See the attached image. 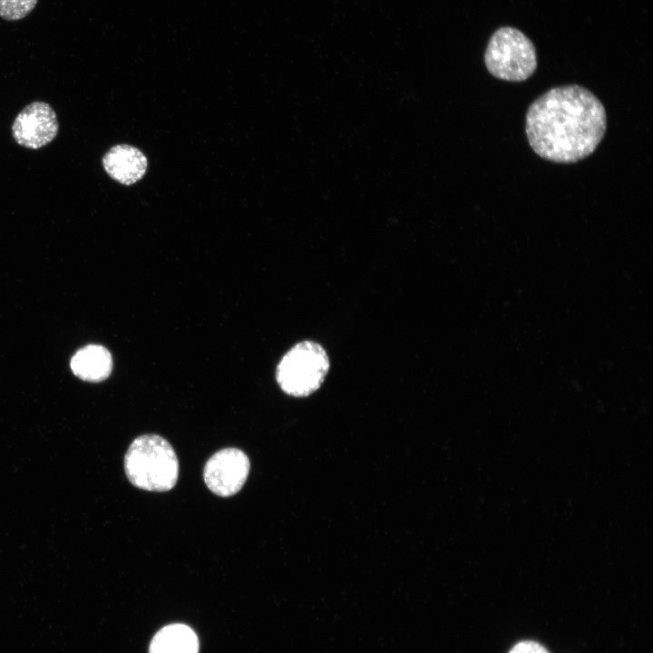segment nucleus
Returning a JSON list of instances; mask_svg holds the SVG:
<instances>
[{
	"mask_svg": "<svg viewBox=\"0 0 653 653\" xmlns=\"http://www.w3.org/2000/svg\"><path fill=\"white\" fill-rule=\"evenodd\" d=\"M249 468V459L242 450L232 447L221 449L205 463L204 482L216 495L229 497L242 488Z\"/></svg>",
	"mask_w": 653,
	"mask_h": 653,
	"instance_id": "39448f33",
	"label": "nucleus"
},
{
	"mask_svg": "<svg viewBox=\"0 0 653 653\" xmlns=\"http://www.w3.org/2000/svg\"><path fill=\"white\" fill-rule=\"evenodd\" d=\"M58 129L53 108L44 102H34L16 116L12 132L19 145L35 150L50 143L57 135Z\"/></svg>",
	"mask_w": 653,
	"mask_h": 653,
	"instance_id": "423d86ee",
	"label": "nucleus"
},
{
	"mask_svg": "<svg viewBox=\"0 0 653 653\" xmlns=\"http://www.w3.org/2000/svg\"><path fill=\"white\" fill-rule=\"evenodd\" d=\"M484 63L495 78L508 82H522L537 69L536 48L531 40L512 26L498 28L490 37Z\"/></svg>",
	"mask_w": 653,
	"mask_h": 653,
	"instance_id": "7ed1b4c3",
	"label": "nucleus"
},
{
	"mask_svg": "<svg viewBox=\"0 0 653 653\" xmlns=\"http://www.w3.org/2000/svg\"><path fill=\"white\" fill-rule=\"evenodd\" d=\"M37 0H0V16L8 21L26 16L35 6Z\"/></svg>",
	"mask_w": 653,
	"mask_h": 653,
	"instance_id": "9d476101",
	"label": "nucleus"
},
{
	"mask_svg": "<svg viewBox=\"0 0 653 653\" xmlns=\"http://www.w3.org/2000/svg\"><path fill=\"white\" fill-rule=\"evenodd\" d=\"M113 367L111 352L102 345H87L71 359V369L80 379L99 383L107 379Z\"/></svg>",
	"mask_w": 653,
	"mask_h": 653,
	"instance_id": "6e6552de",
	"label": "nucleus"
},
{
	"mask_svg": "<svg viewBox=\"0 0 653 653\" xmlns=\"http://www.w3.org/2000/svg\"><path fill=\"white\" fill-rule=\"evenodd\" d=\"M509 653H549L545 648L534 641H522L516 644Z\"/></svg>",
	"mask_w": 653,
	"mask_h": 653,
	"instance_id": "9b49d317",
	"label": "nucleus"
},
{
	"mask_svg": "<svg viewBox=\"0 0 653 653\" xmlns=\"http://www.w3.org/2000/svg\"><path fill=\"white\" fill-rule=\"evenodd\" d=\"M329 366V357L320 344L301 341L289 348L279 360L276 381L288 395L307 396L323 384Z\"/></svg>",
	"mask_w": 653,
	"mask_h": 653,
	"instance_id": "20e7f679",
	"label": "nucleus"
},
{
	"mask_svg": "<svg viewBox=\"0 0 653 653\" xmlns=\"http://www.w3.org/2000/svg\"><path fill=\"white\" fill-rule=\"evenodd\" d=\"M607 130L602 102L583 86L552 88L529 107L525 132L530 146L541 158L574 163L590 156Z\"/></svg>",
	"mask_w": 653,
	"mask_h": 653,
	"instance_id": "f257e3e1",
	"label": "nucleus"
},
{
	"mask_svg": "<svg viewBox=\"0 0 653 653\" xmlns=\"http://www.w3.org/2000/svg\"><path fill=\"white\" fill-rule=\"evenodd\" d=\"M128 480L150 492L171 490L179 477V461L170 443L158 434H142L130 444L124 457Z\"/></svg>",
	"mask_w": 653,
	"mask_h": 653,
	"instance_id": "f03ea898",
	"label": "nucleus"
},
{
	"mask_svg": "<svg viewBox=\"0 0 653 653\" xmlns=\"http://www.w3.org/2000/svg\"><path fill=\"white\" fill-rule=\"evenodd\" d=\"M199 640L195 632L184 624H171L153 637L149 653H198Z\"/></svg>",
	"mask_w": 653,
	"mask_h": 653,
	"instance_id": "1a4fd4ad",
	"label": "nucleus"
},
{
	"mask_svg": "<svg viewBox=\"0 0 653 653\" xmlns=\"http://www.w3.org/2000/svg\"><path fill=\"white\" fill-rule=\"evenodd\" d=\"M102 166L112 180L123 185H132L144 176L148 162L139 149L128 144H118L105 153Z\"/></svg>",
	"mask_w": 653,
	"mask_h": 653,
	"instance_id": "0eeeda50",
	"label": "nucleus"
}]
</instances>
